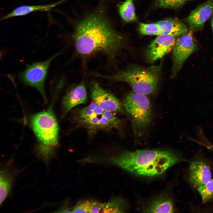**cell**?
<instances>
[{"instance_id":"cell-1","label":"cell","mask_w":213,"mask_h":213,"mask_svg":"<svg viewBox=\"0 0 213 213\" xmlns=\"http://www.w3.org/2000/svg\"><path fill=\"white\" fill-rule=\"evenodd\" d=\"M76 51L82 55L101 51L111 57L123 46V38L101 16L93 15L76 26L73 35Z\"/></svg>"},{"instance_id":"cell-2","label":"cell","mask_w":213,"mask_h":213,"mask_svg":"<svg viewBox=\"0 0 213 213\" xmlns=\"http://www.w3.org/2000/svg\"><path fill=\"white\" fill-rule=\"evenodd\" d=\"M113 163L133 175L152 177L161 175L172 166L184 160L169 149L125 151L112 158Z\"/></svg>"},{"instance_id":"cell-3","label":"cell","mask_w":213,"mask_h":213,"mask_svg":"<svg viewBox=\"0 0 213 213\" xmlns=\"http://www.w3.org/2000/svg\"><path fill=\"white\" fill-rule=\"evenodd\" d=\"M161 69V65L147 67L133 66L113 75H97L114 81L127 83L133 92L146 95L156 92Z\"/></svg>"},{"instance_id":"cell-4","label":"cell","mask_w":213,"mask_h":213,"mask_svg":"<svg viewBox=\"0 0 213 213\" xmlns=\"http://www.w3.org/2000/svg\"><path fill=\"white\" fill-rule=\"evenodd\" d=\"M30 124L40 145L54 147L57 144L59 128L56 119L50 110L33 115Z\"/></svg>"},{"instance_id":"cell-5","label":"cell","mask_w":213,"mask_h":213,"mask_svg":"<svg viewBox=\"0 0 213 213\" xmlns=\"http://www.w3.org/2000/svg\"><path fill=\"white\" fill-rule=\"evenodd\" d=\"M123 106L124 111L130 116L137 128L144 129L150 123L151 106L146 95L134 92L130 93L124 99Z\"/></svg>"},{"instance_id":"cell-6","label":"cell","mask_w":213,"mask_h":213,"mask_svg":"<svg viewBox=\"0 0 213 213\" xmlns=\"http://www.w3.org/2000/svg\"><path fill=\"white\" fill-rule=\"evenodd\" d=\"M61 54L57 53L46 60L28 64L18 75V78L21 83L36 89L45 101L46 97L44 83L51 62Z\"/></svg>"},{"instance_id":"cell-7","label":"cell","mask_w":213,"mask_h":213,"mask_svg":"<svg viewBox=\"0 0 213 213\" xmlns=\"http://www.w3.org/2000/svg\"><path fill=\"white\" fill-rule=\"evenodd\" d=\"M191 32L182 35L176 41L173 48L172 76L180 70L188 57L196 50Z\"/></svg>"},{"instance_id":"cell-8","label":"cell","mask_w":213,"mask_h":213,"mask_svg":"<svg viewBox=\"0 0 213 213\" xmlns=\"http://www.w3.org/2000/svg\"><path fill=\"white\" fill-rule=\"evenodd\" d=\"M91 96L93 101L105 111L123 113V106L114 94L107 92L95 82L90 85Z\"/></svg>"},{"instance_id":"cell-9","label":"cell","mask_w":213,"mask_h":213,"mask_svg":"<svg viewBox=\"0 0 213 213\" xmlns=\"http://www.w3.org/2000/svg\"><path fill=\"white\" fill-rule=\"evenodd\" d=\"M176 41L175 36H158L146 50V57L148 61L152 62L163 57L173 49Z\"/></svg>"},{"instance_id":"cell-10","label":"cell","mask_w":213,"mask_h":213,"mask_svg":"<svg viewBox=\"0 0 213 213\" xmlns=\"http://www.w3.org/2000/svg\"><path fill=\"white\" fill-rule=\"evenodd\" d=\"M87 99V92L83 80L77 86L69 90L63 97L62 116L64 117L75 106L85 103Z\"/></svg>"},{"instance_id":"cell-11","label":"cell","mask_w":213,"mask_h":213,"mask_svg":"<svg viewBox=\"0 0 213 213\" xmlns=\"http://www.w3.org/2000/svg\"><path fill=\"white\" fill-rule=\"evenodd\" d=\"M189 176L190 183L197 188L211 179L212 173L210 167L205 162L199 160L190 163Z\"/></svg>"},{"instance_id":"cell-12","label":"cell","mask_w":213,"mask_h":213,"mask_svg":"<svg viewBox=\"0 0 213 213\" xmlns=\"http://www.w3.org/2000/svg\"><path fill=\"white\" fill-rule=\"evenodd\" d=\"M213 12V0H208L193 10L185 21L190 28L202 27Z\"/></svg>"},{"instance_id":"cell-13","label":"cell","mask_w":213,"mask_h":213,"mask_svg":"<svg viewBox=\"0 0 213 213\" xmlns=\"http://www.w3.org/2000/svg\"><path fill=\"white\" fill-rule=\"evenodd\" d=\"M142 212L145 213H172L174 204L168 194L163 193L154 197L143 205Z\"/></svg>"},{"instance_id":"cell-14","label":"cell","mask_w":213,"mask_h":213,"mask_svg":"<svg viewBox=\"0 0 213 213\" xmlns=\"http://www.w3.org/2000/svg\"><path fill=\"white\" fill-rule=\"evenodd\" d=\"M159 30V35L173 36L182 35L187 33L186 26L176 19H168L157 22Z\"/></svg>"},{"instance_id":"cell-15","label":"cell","mask_w":213,"mask_h":213,"mask_svg":"<svg viewBox=\"0 0 213 213\" xmlns=\"http://www.w3.org/2000/svg\"><path fill=\"white\" fill-rule=\"evenodd\" d=\"M62 0L53 3L45 5H22L17 7L1 19L2 20L16 17L25 15L37 11L50 10L63 2Z\"/></svg>"},{"instance_id":"cell-16","label":"cell","mask_w":213,"mask_h":213,"mask_svg":"<svg viewBox=\"0 0 213 213\" xmlns=\"http://www.w3.org/2000/svg\"><path fill=\"white\" fill-rule=\"evenodd\" d=\"M89 107V109L87 114L79 118L82 123L89 129L95 130L105 128L108 123V120L104 114L105 110L101 113L96 114Z\"/></svg>"},{"instance_id":"cell-17","label":"cell","mask_w":213,"mask_h":213,"mask_svg":"<svg viewBox=\"0 0 213 213\" xmlns=\"http://www.w3.org/2000/svg\"><path fill=\"white\" fill-rule=\"evenodd\" d=\"M128 207L125 199L121 196H114L106 203H103L101 212L124 213Z\"/></svg>"},{"instance_id":"cell-18","label":"cell","mask_w":213,"mask_h":213,"mask_svg":"<svg viewBox=\"0 0 213 213\" xmlns=\"http://www.w3.org/2000/svg\"><path fill=\"white\" fill-rule=\"evenodd\" d=\"M12 177L7 171L2 170L0 174V204L1 206L11 189Z\"/></svg>"},{"instance_id":"cell-19","label":"cell","mask_w":213,"mask_h":213,"mask_svg":"<svg viewBox=\"0 0 213 213\" xmlns=\"http://www.w3.org/2000/svg\"><path fill=\"white\" fill-rule=\"evenodd\" d=\"M120 14L126 22L134 21L136 19L133 0H126L119 7Z\"/></svg>"},{"instance_id":"cell-20","label":"cell","mask_w":213,"mask_h":213,"mask_svg":"<svg viewBox=\"0 0 213 213\" xmlns=\"http://www.w3.org/2000/svg\"><path fill=\"white\" fill-rule=\"evenodd\" d=\"M203 203L213 199V178L204 185L197 188Z\"/></svg>"},{"instance_id":"cell-21","label":"cell","mask_w":213,"mask_h":213,"mask_svg":"<svg viewBox=\"0 0 213 213\" xmlns=\"http://www.w3.org/2000/svg\"><path fill=\"white\" fill-rule=\"evenodd\" d=\"M139 30L140 33L142 34L159 35V28L157 23L148 24L141 23L139 25Z\"/></svg>"},{"instance_id":"cell-22","label":"cell","mask_w":213,"mask_h":213,"mask_svg":"<svg viewBox=\"0 0 213 213\" xmlns=\"http://www.w3.org/2000/svg\"><path fill=\"white\" fill-rule=\"evenodd\" d=\"M96 202L90 200L79 202L72 208V213H90Z\"/></svg>"},{"instance_id":"cell-23","label":"cell","mask_w":213,"mask_h":213,"mask_svg":"<svg viewBox=\"0 0 213 213\" xmlns=\"http://www.w3.org/2000/svg\"><path fill=\"white\" fill-rule=\"evenodd\" d=\"M190 0H156V5L164 8H176Z\"/></svg>"},{"instance_id":"cell-24","label":"cell","mask_w":213,"mask_h":213,"mask_svg":"<svg viewBox=\"0 0 213 213\" xmlns=\"http://www.w3.org/2000/svg\"><path fill=\"white\" fill-rule=\"evenodd\" d=\"M102 204V203L96 201L93 206L90 213L101 212Z\"/></svg>"},{"instance_id":"cell-25","label":"cell","mask_w":213,"mask_h":213,"mask_svg":"<svg viewBox=\"0 0 213 213\" xmlns=\"http://www.w3.org/2000/svg\"><path fill=\"white\" fill-rule=\"evenodd\" d=\"M72 208H71L68 206L66 203L65 204H64L63 206L57 212L72 213Z\"/></svg>"},{"instance_id":"cell-26","label":"cell","mask_w":213,"mask_h":213,"mask_svg":"<svg viewBox=\"0 0 213 213\" xmlns=\"http://www.w3.org/2000/svg\"><path fill=\"white\" fill-rule=\"evenodd\" d=\"M212 30H213V18H212Z\"/></svg>"},{"instance_id":"cell-27","label":"cell","mask_w":213,"mask_h":213,"mask_svg":"<svg viewBox=\"0 0 213 213\" xmlns=\"http://www.w3.org/2000/svg\"><path fill=\"white\" fill-rule=\"evenodd\" d=\"M212 150H213V148L212 149Z\"/></svg>"}]
</instances>
